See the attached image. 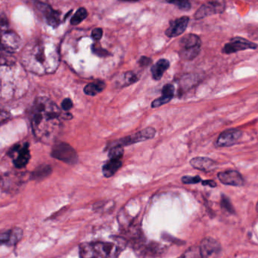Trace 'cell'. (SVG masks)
<instances>
[{
  "mask_svg": "<svg viewBox=\"0 0 258 258\" xmlns=\"http://www.w3.org/2000/svg\"><path fill=\"white\" fill-rule=\"evenodd\" d=\"M201 40L195 34H188L183 36L180 41L179 55L184 60L195 59L201 51Z\"/></svg>",
  "mask_w": 258,
  "mask_h": 258,
  "instance_id": "obj_5",
  "label": "cell"
},
{
  "mask_svg": "<svg viewBox=\"0 0 258 258\" xmlns=\"http://www.w3.org/2000/svg\"><path fill=\"white\" fill-rule=\"evenodd\" d=\"M170 4L174 5L179 9L183 11H188L191 9L190 0H166Z\"/></svg>",
  "mask_w": 258,
  "mask_h": 258,
  "instance_id": "obj_27",
  "label": "cell"
},
{
  "mask_svg": "<svg viewBox=\"0 0 258 258\" xmlns=\"http://www.w3.org/2000/svg\"><path fill=\"white\" fill-rule=\"evenodd\" d=\"M9 118H10V114L9 112L0 110V125L6 122Z\"/></svg>",
  "mask_w": 258,
  "mask_h": 258,
  "instance_id": "obj_36",
  "label": "cell"
},
{
  "mask_svg": "<svg viewBox=\"0 0 258 258\" xmlns=\"http://www.w3.org/2000/svg\"><path fill=\"white\" fill-rule=\"evenodd\" d=\"M242 135V132L239 129H227L220 135L215 145L218 147H231L237 144Z\"/></svg>",
  "mask_w": 258,
  "mask_h": 258,
  "instance_id": "obj_12",
  "label": "cell"
},
{
  "mask_svg": "<svg viewBox=\"0 0 258 258\" xmlns=\"http://www.w3.org/2000/svg\"><path fill=\"white\" fill-rule=\"evenodd\" d=\"M88 16V12L84 8H80L74 14V16L71 18V24L72 25H77L80 24L83 20L86 19Z\"/></svg>",
  "mask_w": 258,
  "mask_h": 258,
  "instance_id": "obj_25",
  "label": "cell"
},
{
  "mask_svg": "<svg viewBox=\"0 0 258 258\" xmlns=\"http://www.w3.org/2000/svg\"><path fill=\"white\" fill-rule=\"evenodd\" d=\"M23 236L21 228H12L0 232V245L11 247L16 245Z\"/></svg>",
  "mask_w": 258,
  "mask_h": 258,
  "instance_id": "obj_15",
  "label": "cell"
},
{
  "mask_svg": "<svg viewBox=\"0 0 258 258\" xmlns=\"http://www.w3.org/2000/svg\"><path fill=\"white\" fill-rule=\"evenodd\" d=\"M16 62V57L13 53L0 48V66H12Z\"/></svg>",
  "mask_w": 258,
  "mask_h": 258,
  "instance_id": "obj_24",
  "label": "cell"
},
{
  "mask_svg": "<svg viewBox=\"0 0 258 258\" xmlns=\"http://www.w3.org/2000/svg\"><path fill=\"white\" fill-rule=\"evenodd\" d=\"M124 248L121 241L114 242H85L79 247L81 258H118Z\"/></svg>",
  "mask_w": 258,
  "mask_h": 258,
  "instance_id": "obj_3",
  "label": "cell"
},
{
  "mask_svg": "<svg viewBox=\"0 0 258 258\" xmlns=\"http://www.w3.org/2000/svg\"><path fill=\"white\" fill-rule=\"evenodd\" d=\"M180 258H201L199 249L197 248H190Z\"/></svg>",
  "mask_w": 258,
  "mask_h": 258,
  "instance_id": "obj_31",
  "label": "cell"
},
{
  "mask_svg": "<svg viewBox=\"0 0 258 258\" xmlns=\"http://www.w3.org/2000/svg\"><path fill=\"white\" fill-rule=\"evenodd\" d=\"M198 249L201 258H218L221 255L222 248L216 239L208 237L203 239Z\"/></svg>",
  "mask_w": 258,
  "mask_h": 258,
  "instance_id": "obj_10",
  "label": "cell"
},
{
  "mask_svg": "<svg viewBox=\"0 0 258 258\" xmlns=\"http://www.w3.org/2000/svg\"><path fill=\"white\" fill-rule=\"evenodd\" d=\"M156 131L153 128H146L134 135L121 138L118 141L112 143V145H119L124 147V146L131 145L136 143L142 142L147 140L152 139L156 136Z\"/></svg>",
  "mask_w": 258,
  "mask_h": 258,
  "instance_id": "obj_8",
  "label": "cell"
},
{
  "mask_svg": "<svg viewBox=\"0 0 258 258\" xmlns=\"http://www.w3.org/2000/svg\"><path fill=\"white\" fill-rule=\"evenodd\" d=\"M218 176L221 183L229 186H243L245 183V180L242 174L235 170H229L224 172H220Z\"/></svg>",
  "mask_w": 258,
  "mask_h": 258,
  "instance_id": "obj_14",
  "label": "cell"
},
{
  "mask_svg": "<svg viewBox=\"0 0 258 258\" xmlns=\"http://www.w3.org/2000/svg\"><path fill=\"white\" fill-rule=\"evenodd\" d=\"M122 166V162L120 159H109L102 167L103 175L105 177H112Z\"/></svg>",
  "mask_w": 258,
  "mask_h": 258,
  "instance_id": "obj_21",
  "label": "cell"
},
{
  "mask_svg": "<svg viewBox=\"0 0 258 258\" xmlns=\"http://www.w3.org/2000/svg\"><path fill=\"white\" fill-rule=\"evenodd\" d=\"M190 165L195 169L205 172L214 171L217 168L216 162L207 157L193 158L191 159Z\"/></svg>",
  "mask_w": 258,
  "mask_h": 258,
  "instance_id": "obj_18",
  "label": "cell"
},
{
  "mask_svg": "<svg viewBox=\"0 0 258 258\" xmlns=\"http://www.w3.org/2000/svg\"><path fill=\"white\" fill-rule=\"evenodd\" d=\"M124 156V147L119 145H112L109 152V159H120Z\"/></svg>",
  "mask_w": 258,
  "mask_h": 258,
  "instance_id": "obj_26",
  "label": "cell"
},
{
  "mask_svg": "<svg viewBox=\"0 0 258 258\" xmlns=\"http://www.w3.org/2000/svg\"><path fill=\"white\" fill-rule=\"evenodd\" d=\"M151 58L149 57H145V56H142L139 60V64L140 65L141 67H143V68H145V67H148V65L151 64Z\"/></svg>",
  "mask_w": 258,
  "mask_h": 258,
  "instance_id": "obj_35",
  "label": "cell"
},
{
  "mask_svg": "<svg viewBox=\"0 0 258 258\" xmlns=\"http://www.w3.org/2000/svg\"><path fill=\"white\" fill-rule=\"evenodd\" d=\"M92 51L97 55L105 57V56L109 55V53L106 50L103 49L101 47L98 46L97 45H92Z\"/></svg>",
  "mask_w": 258,
  "mask_h": 258,
  "instance_id": "obj_32",
  "label": "cell"
},
{
  "mask_svg": "<svg viewBox=\"0 0 258 258\" xmlns=\"http://www.w3.org/2000/svg\"><path fill=\"white\" fill-rule=\"evenodd\" d=\"M72 119V115L63 114L57 104L46 97L36 98L30 110V126L36 139L50 143L62 131V120Z\"/></svg>",
  "mask_w": 258,
  "mask_h": 258,
  "instance_id": "obj_1",
  "label": "cell"
},
{
  "mask_svg": "<svg viewBox=\"0 0 258 258\" xmlns=\"http://www.w3.org/2000/svg\"><path fill=\"white\" fill-rule=\"evenodd\" d=\"M121 1H125V2H136V1H139V0H121Z\"/></svg>",
  "mask_w": 258,
  "mask_h": 258,
  "instance_id": "obj_38",
  "label": "cell"
},
{
  "mask_svg": "<svg viewBox=\"0 0 258 258\" xmlns=\"http://www.w3.org/2000/svg\"><path fill=\"white\" fill-rule=\"evenodd\" d=\"M51 171L53 169L49 165H39L32 171L30 174V179L33 180H43L51 174Z\"/></svg>",
  "mask_w": 258,
  "mask_h": 258,
  "instance_id": "obj_23",
  "label": "cell"
},
{
  "mask_svg": "<svg viewBox=\"0 0 258 258\" xmlns=\"http://www.w3.org/2000/svg\"><path fill=\"white\" fill-rule=\"evenodd\" d=\"M189 22V18L183 16L171 21L169 27L165 31V34L168 37H177L186 31Z\"/></svg>",
  "mask_w": 258,
  "mask_h": 258,
  "instance_id": "obj_16",
  "label": "cell"
},
{
  "mask_svg": "<svg viewBox=\"0 0 258 258\" xmlns=\"http://www.w3.org/2000/svg\"><path fill=\"white\" fill-rule=\"evenodd\" d=\"M24 174H8L4 177H2L0 186H3V189L7 191L15 190L20 185L24 183L23 178Z\"/></svg>",
  "mask_w": 258,
  "mask_h": 258,
  "instance_id": "obj_17",
  "label": "cell"
},
{
  "mask_svg": "<svg viewBox=\"0 0 258 258\" xmlns=\"http://www.w3.org/2000/svg\"><path fill=\"white\" fill-rule=\"evenodd\" d=\"M51 157L69 165H74L78 161L77 152L71 146L65 142H59L55 144L51 149Z\"/></svg>",
  "mask_w": 258,
  "mask_h": 258,
  "instance_id": "obj_7",
  "label": "cell"
},
{
  "mask_svg": "<svg viewBox=\"0 0 258 258\" xmlns=\"http://www.w3.org/2000/svg\"><path fill=\"white\" fill-rule=\"evenodd\" d=\"M257 47V44L250 42L248 39L242 37H235L224 45L222 51L224 54H230L243 50L256 49Z\"/></svg>",
  "mask_w": 258,
  "mask_h": 258,
  "instance_id": "obj_11",
  "label": "cell"
},
{
  "mask_svg": "<svg viewBox=\"0 0 258 258\" xmlns=\"http://www.w3.org/2000/svg\"><path fill=\"white\" fill-rule=\"evenodd\" d=\"M73 106H74V104H73L72 101L70 98H65L62 102V109L64 111H69L70 110L73 108Z\"/></svg>",
  "mask_w": 258,
  "mask_h": 258,
  "instance_id": "obj_33",
  "label": "cell"
},
{
  "mask_svg": "<svg viewBox=\"0 0 258 258\" xmlns=\"http://www.w3.org/2000/svg\"><path fill=\"white\" fill-rule=\"evenodd\" d=\"M36 7L43 15L48 25L53 27H57L61 24L60 12L55 11L51 6L41 2L36 3Z\"/></svg>",
  "mask_w": 258,
  "mask_h": 258,
  "instance_id": "obj_13",
  "label": "cell"
},
{
  "mask_svg": "<svg viewBox=\"0 0 258 258\" xmlns=\"http://www.w3.org/2000/svg\"><path fill=\"white\" fill-rule=\"evenodd\" d=\"M21 63L27 71L36 75L54 74L60 63L59 48L47 38L30 41L21 53Z\"/></svg>",
  "mask_w": 258,
  "mask_h": 258,
  "instance_id": "obj_2",
  "label": "cell"
},
{
  "mask_svg": "<svg viewBox=\"0 0 258 258\" xmlns=\"http://www.w3.org/2000/svg\"><path fill=\"white\" fill-rule=\"evenodd\" d=\"M1 180H2V177H1V176H0V183H1Z\"/></svg>",
  "mask_w": 258,
  "mask_h": 258,
  "instance_id": "obj_39",
  "label": "cell"
},
{
  "mask_svg": "<svg viewBox=\"0 0 258 258\" xmlns=\"http://www.w3.org/2000/svg\"><path fill=\"white\" fill-rule=\"evenodd\" d=\"M201 178L199 176H184L182 177V182L185 184H195L201 181Z\"/></svg>",
  "mask_w": 258,
  "mask_h": 258,
  "instance_id": "obj_30",
  "label": "cell"
},
{
  "mask_svg": "<svg viewBox=\"0 0 258 258\" xmlns=\"http://www.w3.org/2000/svg\"><path fill=\"white\" fill-rule=\"evenodd\" d=\"M21 45V38L10 28L8 20L5 17H0V48L14 54Z\"/></svg>",
  "mask_w": 258,
  "mask_h": 258,
  "instance_id": "obj_4",
  "label": "cell"
},
{
  "mask_svg": "<svg viewBox=\"0 0 258 258\" xmlns=\"http://www.w3.org/2000/svg\"><path fill=\"white\" fill-rule=\"evenodd\" d=\"M106 85L101 80H95L92 83L86 85L83 89V92L89 96H95L98 93H101L106 89Z\"/></svg>",
  "mask_w": 258,
  "mask_h": 258,
  "instance_id": "obj_22",
  "label": "cell"
},
{
  "mask_svg": "<svg viewBox=\"0 0 258 258\" xmlns=\"http://www.w3.org/2000/svg\"><path fill=\"white\" fill-rule=\"evenodd\" d=\"M174 95V87L173 85L167 84L165 85L162 89V96L158 99L154 100L151 103V107L156 108V107H161V106L165 105L168 104L170 101L172 100L173 97Z\"/></svg>",
  "mask_w": 258,
  "mask_h": 258,
  "instance_id": "obj_19",
  "label": "cell"
},
{
  "mask_svg": "<svg viewBox=\"0 0 258 258\" xmlns=\"http://www.w3.org/2000/svg\"><path fill=\"white\" fill-rule=\"evenodd\" d=\"M221 206L229 213L233 214L235 212L234 208H233L230 199L226 197L225 195H222V197H221Z\"/></svg>",
  "mask_w": 258,
  "mask_h": 258,
  "instance_id": "obj_29",
  "label": "cell"
},
{
  "mask_svg": "<svg viewBox=\"0 0 258 258\" xmlns=\"http://www.w3.org/2000/svg\"><path fill=\"white\" fill-rule=\"evenodd\" d=\"M226 8L224 0H211L205 4L202 5L195 14L196 20L202 19L211 15L223 13Z\"/></svg>",
  "mask_w": 258,
  "mask_h": 258,
  "instance_id": "obj_9",
  "label": "cell"
},
{
  "mask_svg": "<svg viewBox=\"0 0 258 258\" xmlns=\"http://www.w3.org/2000/svg\"><path fill=\"white\" fill-rule=\"evenodd\" d=\"M103 30L101 28H95L92 30V38L95 41H99L102 37Z\"/></svg>",
  "mask_w": 258,
  "mask_h": 258,
  "instance_id": "obj_34",
  "label": "cell"
},
{
  "mask_svg": "<svg viewBox=\"0 0 258 258\" xmlns=\"http://www.w3.org/2000/svg\"><path fill=\"white\" fill-rule=\"evenodd\" d=\"M170 68L169 60L167 59H160L156 64L153 65L151 68V74L153 79L156 81H159L163 77L164 74L168 71Z\"/></svg>",
  "mask_w": 258,
  "mask_h": 258,
  "instance_id": "obj_20",
  "label": "cell"
},
{
  "mask_svg": "<svg viewBox=\"0 0 258 258\" xmlns=\"http://www.w3.org/2000/svg\"><path fill=\"white\" fill-rule=\"evenodd\" d=\"M7 154L12 158L15 168L18 169L25 168L30 159V144L27 142L15 144Z\"/></svg>",
  "mask_w": 258,
  "mask_h": 258,
  "instance_id": "obj_6",
  "label": "cell"
},
{
  "mask_svg": "<svg viewBox=\"0 0 258 258\" xmlns=\"http://www.w3.org/2000/svg\"><path fill=\"white\" fill-rule=\"evenodd\" d=\"M201 182H202V185H204V186H209L211 187H216L217 186L216 182L212 180H201Z\"/></svg>",
  "mask_w": 258,
  "mask_h": 258,
  "instance_id": "obj_37",
  "label": "cell"
},
{
  "mask_svg": "<svg viewBox=\"0 0 258 258\" xmlns=\"http://www.w3.org/2000/svg\"><path fill=\"white\" fill-rule=\"evenodd\" d=\"M138 80H139V78H138L137 75H136V74H134V73H126L122 79V86H130V85H132L133 84V83H136V82L138 81Z\"/></svg>",
  "mask_w": 258,
  "mask_h": 258,
  "instance_id": "obj_28",
  "label": "cell"
}]
</instances>
